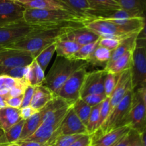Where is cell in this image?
Here are the masks:
<instances>
[{"mask_svg": "<svg viewBox=\"0 0 146 146\" xmlns=\"http://www.w3.org/2000/svg\"><path fill=\"white\" fill-rule=\"evenodd\" d=\"M24 21L30 24L44 26H84L94 19L68 10L33 9H25L23 15Z\"/></svg>", "mask_w": 146, "mask_h": 146, "instance_id": "obj_1", "label": "cell"}, {"mask_svg": "<svg viewBox=\"0 0 146 146\" xmlns=\"http://www.w3.org/2000/svg\"><path fill=\"white\" fill-rule=\"evenodd\" d=\"M84 26H54L46 27L31 33L29 36L6 48L18 49L29 52L34 58L48 46L56 42L63 35L76 27Z\"/></svg>", "mask_w": 146, "mask_h": 146, "instance_id": "obj_2", "label": "cell"}, {"mask_svg": "<svg viewBox=\"0 0 146 146\" xmlns=\"http://www.w3.org/2000/svg\"><path fill=\"white\" fill-rule=\"evenodd\" d=\"M86 64H88L86 61L56 56L51 69L45 76L44 85L48 87L56 96L65 81L76 71Z\"/></svg>", "mask_w": 146, "mask_h": 146, "instance_id": "obj_3", "label": "cell"}, {"mask_svg": "<svg viewBox=\"0 0 146 146\" xmlns=\"http://www.w3.org/2000/svg\"><path fill=\"white\" fill-rule=\"evenodd\" d=\"M84 27L93 31L101 38H113L120 40L138 35L141 31L124 27L108 19L96 18L84 24Z\"/></svg>", "mask_w": 146, "mask_h": 146, "instance_id": "obj_4", "label": "cell"}, {"mask_svg": "<svg viewBox=\"0 0 146 146\" xmlns=\"http://www.w3.org/2000/svg\"><path fill=\"white\" fill-rule=\"evenodd\" d=\"M46 27L51 26L30 24L24 19L2 26L0 27V46L7 48L24 39L31 33Z\"/></svg>", "mask_w": 146, "mask_h": 146, "instance_id": "obj_5", "label": "cell"}, {"mask_svg": "<svg viewBox=\"0 0 146 146\" xmlns=\"http://www.w3.org/2000/svg\"><path fill=\"white\" fill-rule=\"evenodd\" d=\"M133 91L134 90L130 91L123 99L111 111L104 123L99 130L92 135V138L98 137L118 127L125 125V120L131 108Z\"/></svg>", "mask_w": 146, "mask_h": 146, "instance_id": "obj_6", "label": "cell"}, {"mask_svg": "<svg viewBox=\"0 0 146 146\" xmlns=\"http://www.w3.org/2000/svg\"><path fill=\"white\" fill-rule=\"evenodd\" d=\"M130 69L133 90L140 88L146 83V46L143 40L138 36L133 51Z\"/></svg>", "mask_w": 146, "mask_h": 146, "instance_id": "obj_7", "label": "cell"}, {"mask_svg": "<svg viewBox=\"0 0 146 146\" xmlns=\"http://www.w3.org/2000/svg\"><path fill=\"white\" fill-rule=\"evenodd\" d=\"M88 64L84 66L76 71L66 81L56 94L57 96L62 98L67 104L72 106L80 98L81 90Z\"/></svg>", "mask_w": 146, "mask_h": 146, "instance_id": "obj_8", "label": "cell"}, {"mask_svg": "<svg viewBox=\"0 0 146 146\" xmlns=\"http://www.w3.org/2000/svg\"><path fill=\"white\" fill-rule=\"evenodd\" d=\"M131 129L140 133L146 127V108L140 88L134 90L131 108L125 122Z\"/></svg>", "mask_w": 146, "mask_h": 146, "instance_id": "obj_9", "label": "cell"}, {"mask_svg": "<svg viewBox=\"0 0 146 146\" xmlns=\"http://www.w3.org/2000/svg\"><path fill=\"white\" fill-rule=\"evenodd\" d=\"M34 57L26 51L12 48L0 50V76L4 75L8 70L18 66H25L31 64Z\"/></svg>", "mask_w": 146, "mask_h": 146, "instance_id": "obj_10", "label": "cell"}, {"mask_svg": "<svg viewBox=\"0 0 146 146\" xmlns=\"http://www.w3.org/2000/svg\"><path fill=\"white\" fill-rule=\"evenodd\" d=\"M106 72L103 70L87 72L84 78L80 98L93 94H104V79Z\"/></svg>", "mask_w": 146, "mask_h": 146, "instance_id": "obj_11", "label": "cell"}, {"mask_svg": "<svg viewBox=\"0 0 146 146\" xmlns=\"http://www.w3.org/2000/svg\"><path fill=\"white\" fill-rule=\"evenodd\" d=\"M133 90L131 80V69L124 71L119 74L118 82L110 98V113L122 101L126 94Z\"/></svg>", "mask_w": 146, "mask_h": 146, "instance_id": "obj_12", "label": "cell"}, {"mask_svg": "<svg viewBox=\"0 0 146 146\" xmlns=\"http://www.w3.org/2000/svg\"><path fill=\"white\" fill-rule=\"evenodd\" d=\"M57 133L58 135L87 134L86 126L80 120L72 106L61 122Z\"/></svg>", "mask_w": 146, "mask_h": 146, "instance_id": "obj_13", "label": "cell"}, {"mask_svg": "<svg viewBox=\"0 0 146 146\" xmlns=\"http://www.w3.org/2000/svg\"><path fill=\"white\" fill-rule=\"evenodd\" d=\"M25 8L18 2L7 0L0 3V27L23 20Z\"/></svg>", "mask_w": 146, "mask_h": 146, "instance_id": "obj_14", "label": "cell"}, {"mask_svg": "<svg viewBox=\"0 0 146 146\" xmlns=\"http://www.w3.org/2000/svg\"><path fill=\"white\" fill-rule=\"evenodd\" d=\"M90 15L94 18H105L113 11L121 9V7L115 0H87Z\"/></svg>", "mask_w": 146, "mask_h": 146, "instance_id": "obj_15", "label": "cell"}, {"mask_svg": "<svg viewBox=\"0 0 146 146\" xmlns=\"http://www.w3.org/2000/svg\"><path fill=\"white\" fill-rule=\"evenodd\" d=\"M101 37L93 31L84 27H76L68 33L63 35L60 38L74 41L80 46H84L98 40Z\"/></svg>", "mask_w": 146, "mask_h": 146, "instance_id": "obj_16", "label": "cell"}, {"mask_svg": "<svg viewBox=\"0 0 146 146\" xmlns=\"http://www.w3.org/2000/svg\"><path fill=\"white\" fill-rule=\"evenodd\" d=\"M131 129L128 125H123L106 133L92 138L91 146H113L125 134L128 133Z\"/></svg>", "mask_w": 146, "mask_h": 146, "instance_id": "obj_17", "label": "cell"}, {"mask_svg": "<svg viewBox=\"0 0 146 146\" xmlns=\"http://www.w3.org/2000/svg\"><path fill=\"white\" fill-rule=\"evenodd\" d=\"M56 96V94H54L48 87L44 86V84L35 86V91L30 104V106L39 112Z\"/></svg>", "mask_w": 146, "mask_h": 146, "instance_id": "obj_18", "label": "cell"}, {"mask_svg": "<svg viewBox=\"0 0 146 146\" xmlns=\"http://www.w3.org/2000/svg\"><path fill=\"white\" fill-rule=\"evenodd\" d=\"M18 3L25 9L68 10L72 11L66 4L58 0H24Z\"/></svg>", "mask_w": 146, "mask_h": 146, "instance_id": "obj_19", "label": "cell"}, {"mask_svg": "<svg viewBox=\"0 0 146 146\" xmlns=\"http://www.w3.org/2000/svg\"><path fill=\"white\" fill-rule=\"evenodd\" d=\"M21 118L19 109L7 106L0 108V128L6 132L18 123Z\"/></svg>", "mask_w": 146, "mask_h": 146, "instance_id": "obj_20", "label": "cell"}, {"mask_svg": "<svg viewBox=\"0 0 146 146\" xmlns=\"http://www.w3.org/2000/svg\"><path fill=\"white\" fill-rule=\"evenodd\" d=\"M133 49L134 48L129 50L125 54H123L122 56H121L118 59L115 60V61H113L112 64L106 66L104 68V71L106 73H108V74L118 75V74H121L125 70L131 68Z\"/></svg>", "mask_w": 146, "mask_h": 146, "instance_id": "obj_21", "label": "cell"}, {"mask_svg": "<svg viewBox=\"0 0 146 146\" xmlns=\"http://www.w3.org/2000/svg\"><path fill=\"white\" fill-rule=\"evenodd\" d=\"M45 76L44 71L34 58L32 62L29 65L25 78L26 82L32 86H38L44 84Z\"/></svg>", "mask_w": 146, "mask_h": 146, "instance_id": "obj_22", "label": "cell"}, {"mask_svg": "<svg viewBox=\"0 0 146 146\" xmlns=\"http://www.w3.org/2000/svg\"><path fill=\"white\" fill-rule=\"evenodd\" d=\"M41 118H42L41 113V111H39L32 115L29 119L24 121L21 135H20L19 140L17 142L24 141L33 135L41 125Z\"/></svg>", "mask_w": 146, "mask_h": 146, "instance_id": "obj_23", "label": "cell"}, {"mask_svg": "<svg viewBox=\"0 0 146 146\" xmlns=\"http://www.w3.org/2000/svg\"><path fill=\"white\" fill-rule=\"evenodd\" d=\"M81 46L74 41L59 38L56 42V51L57 56L71 58V57L78 51Z\"/></svg>", "mask_w": 146, "mask_h": 146, "instance_id": "obj_24", "label": "cell"}, {"mask_svg": "<svg viewBox=\"0 0 146 146\" xmlns=\"http://www.w3.org/2000/svg\"><path fill=\"white\" fill-rule=\"evenodd\" d=\"M24 121L21 120L17 124L4 132L0 137V146H7L9 144L17 143L19 140Z\"/></svg>", "mask_w": 146, "mask_h": 146, "instance_id": "obj_25", "label": "cell"}, {"mask_svg": "<svg viewBox=\"0 0 146 146\" xmlns=\"http://www.w3.org/2000/svg\"><path fill=\"white\" fill-rule=\"evenodd\" d=\"M100 38L97 41H94V42L81 46L79 49L69 59L76 60V61H84L88 62L91 59L95 50L96 49V48L99 45Z\"/></svg>", "mask_w": 146, "mask_h": 146, "instance_id": "obj_26", "label": "cell"}, {"mask_svg": "<svg viewBox=\"0 0 146 146\" xmlns=\"http://www.w3.org/2000/svg\"><path fill=\"white\" fill-rule=\"evenodd\" d=\"M111 55L112 51L98 45L88 63L95 66H104L105 67L111 60Z\"/></svg>", "mask_w": 146, "mask_h": 146, "instance_id": "obj_27", "label": "cell"}, {"mask_svg": "<svg viewBox=\"0 0 146 146\" xmlns=\"http://www.w3.org/2000/svg\"><path fill=\"white\" fill-rule=\"evenodd\" d=\"M137 36H138V35H135L133 36H131L130 37V38H126V39H124L123 41L121 42V44L118 46V48H115L114 51H112V55H111V60H110L109 62L107 64L106 66L112 64L113 61H115V60L118 59V58L122 56L123 55V54H125L128 51L134 48V47H135V41H136ZM105 67H104V68H105Z\"/></svg>", "mask_w": 146, "mask_h": 146, "instance_id": "obj_28", "label": "cell"}, {"mask_svg": "<svg viewBox=\"0 0 146 146\" xmlns=\"http://www.w3.org/2000/svg\"><path fill=\"white\" fill-rule=\"evenodd\" d=\"M56 52V42L51 45L46 47L43 49L34 58V60L37 64L40 66L43 71L45 72L46 69L48 67L49 62L51 61L54 53Z\"/></svg>", "mask_w": 146, "mask_h": 146, "instance_id": "obj_29", "label": "cell"}, {"mask_svg": "<svg viewBox=\"0 0 146 146\" xmlns=\"http://www.w3.org/2000/svg\"><path fill=\"white\" fill-rule=\"evenodd\" d=\"M76 115L80 118L83 123L86 126L88 118L91 113L92 107L86 104L82 98H78L72 106Z\"/></svg>", "mask_w": 146, "mask_h": 146, "instance_id": "obj_30", "label": "cell"}, {"mask_svg": "<svg viewBox=\"0 0 146 146\" xmlns=\"http://www.w3.org/2000/svg\"><path fill=\"white\" fill-rule=\"evenodd\" d=\"M101 104L92 107L91 113L88 118V123L86 125L87 134L93 135L98 131V122H99V113Z\"/></svg>", "mask_w": 146, "mask_h": 146, "instance_id": "obj_31", "label": "cell"}, {"mask_svg": "<svg viewBox=\"0 0 146 146\" xmlns=\"http://www.w3.org/2000/svg\"><path fill=\"white\" fill-rule=\"evenodd\" d=\"M119 4L121 9L133 12L143 14L146 10V0H119Z\"/></svg>", "mask_w": 146, "mask_h": 146, "instance_id": "obj_32", "label": "cell"}, {"mask_svg": "<svg viewBox=\"0 0 146 146\" xmlns=\"http://www.w3.org/2000/svg\"><path fill=\"white\" fill-rule=\"evenodd\" d=\"M118 77L119 74L116 75L106 73L104 79V94L106 97H110L111 96L118 82Z\"/></svg>", "mask_w": 146, "mask_h": 146, "instance_id": "obj_33", "label": "cell"}, {"mask_svg": "<svg viewBox=\"0 0 146 146\" xmlns=\"http://www.w3.org/2000/svg\"><path fill=\"white\" fill-rule=\"evenodd\" d=\"M24 80L14 78L8 76H0V91L1 90H9L13 87L24 82Z\"/></svg>", "mask_w": 146, "mask_h": 146, "instance_id": "obj_34", "label": "cell"}, {"mask_svg": "<svg viewBox=\"0 0 146 146\" xmlns=\"http://www.w3.org/2000/svg\"><path fill=\"white\" fill-rule=\"evenodd\" d=\"M110 114V98L107 97L102 103L100 108L99 122H98V130L102 126L103 124L107 119Z\"/></svg>", "mask_w": 146, "mask_h": 146, "instance_id": "obj_35", "label": "cell"}, {"mask_svg": "<svg viewBox=\"0 0 146 146\" xmlns=\"http://www.w3.org/2000/svg\"><path fill=\"white\" fill-rule=\"evenodd\" d=\"M28 66H18L15 68H12L11 69L8 70L7 72L4 74L5 76L12 77L14 78H19V79H23L25 81L26 76H27V71H28Z\"/></svg>", "mask_w": 146, "mask_h": 146, "instance_id": "obj_36", "label": "cell"}, {"mask_svg": "<svg viewBox=\"0 0 146 146\" xmlns=\"http://www.w3.org/2000/svg\"><path fill=\"white\" fill-rule=\"evenodd\" d=\"M106 98L105 94H93L86 96L81 98H82L90 106L94 107L98 104H101Z\"/></svg>", "mask_w": 146, "mask_h": 146, "instance_id": "obj_37", "label": "cell"}, {"mask_svg": "<svg viewBox=\"0 0 146 146\" xmlns=\"http://www.w3.org/2000/svg\"><path fill=\"white\" fill-rule=\"evenodd\" d=\"M139 133L135 130L131 129L128 133L125 134L113 146H131L136 135Z\"/></svg>", "mask_w": 146, "mask_h": 146, "instance_id": "obj_38", "label": "cell"}, {"mask_svg": "<svg viewBox=\"0 0 146 146\" xmlns=\"http://www.w3.org/2000/svg\"><path fill=\"white\" fill-rule=\"evenodd\" d=\"M123 41V40L113 38H100L99 45L113 51L115 48H118V46L121 44Z\"/></svg>", "mask_w": 146, "mask_h": 146, "instance_id": "obj_39", "label": "cell"}, {"mask_svg": "<svg viewBox=\"0 0 146 146\" xmlns=\"http://www.w3.org/2000/svg\"><path fill=\"white\" fill-rule=\"evenodd\" d=\"M34 91H35V86L28 85V86L26 88L25 91H24V95H23V100L21 108L30 106Z\"/></svg>", "mask_w": 146, "mask_h": 146, "instance_id": "obj_40", "label": "cell"}, {"mask_svg": "<svg viewBox=\"0 0 146 146\" xmlns=\"http://www.w3.org/2000/svg\"><path fill=\"white\" fill-rule=\"evenodd\" d=\"M92 145V135L84 134L79 138L76 140L69 146H91Z\"/></svg>", "mask_w": 146, "mask_h": 146, "instance_id": "obj_41", "label": "cell"}, {"mask_svg": "<svg viewBox=\"0 0 146 146\" xmlns=\"http://www.w3.org/2000/svg\"><path fill=\"white\" fill-rule=\"evenodd\" d=\"M19 111L20 117H21V120H24V121L29 119V118H31L32 115H34V114L38 112V111L34 110V108H33L32 107L30 106L20 108Z\"/></svg>", "mask_w": 146, "mask_h": 146, "instance_id": "obj_42", "label": "cell"}, {"mask_svg": "<svg viewBox=\"0 0 146 146\" xmlns=\"http://www.w3.org/2000/svg\"><path fill=\"white\" fill-rule=\"evenodd\" d=\"M23 96L19 97H10L7 100V106L11 107V108H17V109H20L21 107V104H22Z\"/></svg>", "mask_w": 146, "mask_h": 146, "instance_id": "obj_43", "label": "cell"}, {"mask_svg": "<svg viewBox=\"0 0 146 146\" xmlns=\"http://www.w3.org/2000/svg\"><path fill=\"white\" fill-rule=\"evenodd\" d=\"M143 29L141 30V31L138 35V36L143 40L146 46V10L143 12Z\"/></svg>", "mask_w": 146, "mask_h": 146, "instance_id": "obj_44", "label": "cell"}, {"mask_svg": "<svg viewBox=\"0 0 146 146\" xmlns=\"http://www.w3.org/2000/svg\"><path fill=\"white\" fill-rule=\"evenodd\" d=\"M20 146H48L47 144L41 143L36 142V141H19L17 142Z\"/></svg>", "mask_w": 146, "mask_h": 146, "instance_id": "obj_45", "label": "cell"}, {"mask_svg": "<svg viewBox=\"0 0 146 146\" xmlns=\"http://www.w3.org/2000/svg\"><path fill=\"white\" fill-rule=\"evenodd\" d=\"M131 146H143L142 143V141H141V137H140V133H138L136 135Z\"/></svg>", "mask_w": 146, "mask_h": 146, "instance_id": "obj_46", "label": "cell"}, {"mask_svg": "<svg viewBox=\"0 0 146 146\" xmlns=\"http://www.w3.org/2000/svg\"><path fill=\"white\" fill-rule=\"evenodd\" d=\"M140 137H141L143 145V146H146V127L140 133Z\"/></svg>", "mask_w": 146, "mask_h": 146, "instance_id": "obj_47", "label": "cell"}, {"mask_svg": "<svg viewBox=\"0 0 146 146\" xmlns=\"http://www.w3.org/2000/svg\"><path fill=\"white\" fill-rule=\"evenodd\" d=\"M7 97L4 96L0 95V108H5V107L7 106Z\"/></svg>", "mask_w": 146, "mask_h": 146, "instance_id": "obj_48", "label": "cell"}, {"mask_svg": "<svg viewBox=\"0 0 146 146\" xmlns=\"http://www.w3.org/2000/svg\"><path fill=\"white\" fill-rule=\"evenodd\" d=\"M140 89L141 90V92H142L143 97V100H144V102H145V105L146 108V83L142 87L140 88Z\"/></svg>", "mask_w": 146, "mask_h": 146, "instance_id": "obj_49", "label": "cell"}, {"mask_svg": "<svg viewBox=\"0 0 146 146\" xmlns=\"http://www.w3.org/2000/svg\"><path fill=\"white\" fill-rule=\"evenodd\" d=\"M7 146H20L17 143H11V144H9V145H8Z\"/></svg>", "mask_w": 146, "mask_h": 146, "instance_id": "obj_50", "label": "cell"}, {"mask_svg": "<svg viewBox=\"0 0 146 146\" xmlns=\"http://www.w3.org/2000/svg\"><path fill=\"white\" fill-rule=\"evenodd\" d=\"M10 1H14V2H20L21 1H24V0H10Z\"/></svg>", "mask_w": 146, "mask_h": 146, "instance_id": "obj_51", "label": "cell"}, {"mask_svg": "<svg viewBox=\"0 0 146 146\" xmlns=\"http://www.w3.org/2000/svg\"><path fill=\"white\" fill-rule=\"evenodd\" d=\"M4 131H2V130H1V128H0V137H1V135H3V133H4Z\"/></svg>", "mask_w": 146, "mask_h": 146, "instance_id": "obj_52", "label": "cell"}, {"mask_svg": "<svg viewBox=\"0 0 146 146\" xmlns=\"http://www.w3.org/2000/svg\"><path fill=\"white\" fill-rule=\"evenodd\" d=\"M7 1V0H0V3L4 2V1Z\"/></svg>", "mask_w": 146, "mask_h": 146, "instance_id": "obj_53", "label": "cell"}, {"mask_svg": "<svg viewBox=\"0 0 146 146\" xmlns=\"http://www.w3.org/2000/svg\"><path fill=\"white\" fill-rule=\"evenodd\" d=\"M3 48H3V47H1V46H0V50H1V49H3Z\"/></svg>", "mask_w": 146, "mask_h": 146, "instance_id": "obj_54", "label": "cell"}, {"mask_svg": "<svg viewBox=\"0 0 146 146\" xmlns=\"http://www.w3.org/2000/svg\"><path fill=\"white\" fill-rule=\"evenodd\" d=\"M115 1H118V3H119V0H115Z\"/></svg>", "mask_w": 146, "mask_h": 146, "instance_id": "obj_55", "label": "cell"}]
</instances>
